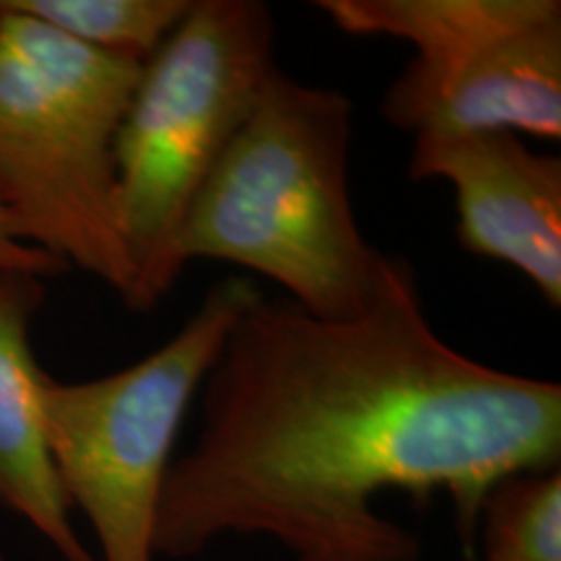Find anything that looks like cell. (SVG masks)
Returning <instances> with one entry per match:
<instances>
[{
  "label": "cell",
  "mask_w": 561,
  "mask_h": 561,
  "mask_svg": "<svg viewBox=\"0 0 561 561\" xmlns=\"http://www.w3.org/2000/svg\"><path fill=\"white\" fill-rule=\"evenodd\" d=\"M81 45L144 66L191 11L193 0H0Z\"/></svg>",
  "instance_id": "cell-9"
},
{
  "label": "cell",
  "mask_w": 561,
  "mask_h": 561,
  "mask_svg": "<svg viewBox=\"0 0 561 561\" xmlns=\"http://www.w3.org/2000/svg\"><path fill=\"white\" fill-rule=\"evenodd\" d=\"M140 62L0 5V216L13 240L130 305L115 144Z\"/></svg>",
  "instance_id": "cell-3"
},
{
  "label": "cell",
  "mask_w": 561,
  "mask_h": 561,
  "mask_svg": "<svg viewBox=\"0 0 561 561\" xmlns=\"http://www.w3.org/2000/svg\"><path fill=\"white\" fill-rule=\"evenodd\" d=\"M479 561H561V468L525 471L486 491L476 520Z\"/></svg>",
  "instance_id": "cell-10"
},
{
  "label": "cell",
  "mask_w": 561,
  "mask_h": 561,
  "mask_svg": "<svg viewBox=\"0 0 561 561\" xmlns=\"http://www.w3.org/2000/svg\"><path fill=\"white\" fill-rule=\"evenodd\" d=\"M0 271H19V273H32V276L47 278L50 280L53 276H60L68 268L60 261L47 255V252L26 248L13 240L5 229L3 216H0Z\"/></svg>",
  "instance_id": "cell-11"
},
{
  "label": "cell",
  "mask_w": 561,
  "mask_h": 561,
  "mask_svg": "<svg viewBox=\"0 0 561 561\" xmlns=\"http://www.w3.org/2000/svg\"><path fill=\"white\" fill-rule=\"evenodd\" d=\"M466 561H479V559H476V557H473V553H468V559H466Z\"/></svg>",
  "instance_id": "cell-13"
},
{
  "label": "cell",
  "mask_w": 561,
  "mask_h": 561,
  "mask_svg": "<svg viewBox=\"0 0 561 561\" xmlns=\"http://www.w3.org/2000/svg\"><path fill=\"white\" fill-rule=\"evenodd\" d=\"M335 30L409 42L380 115L416 136L561 138L559 0H318Z\"/></svg>",
  "instance_id": "cell-6"
},
{
  "label": "cell",
  "mask_w": 561,
  "mask_h": 561,
  "mask_svg": "<svg viewBox=\"0 0 561 561\" xmlns=\"http://www.w3.org/2000/svg\"><path fill=\"white\" fill-rule=\"evenodd\" d=\"M561 385L460 354L426 318L416 271L388 255L351 320L257 294L201 385V434L172 460L157 561L268 538L294 561H419L377 496L447 494L468 553L486 491L559 468Z\"/></svg>",
  "instance_id": "cell-1"
},
{
  "label": "cell",
  "mask_w": 561,
  "mask_h": 561,
  "mask_svg": "<svg viewBox=\"0 0 561 561\" xmlns=\"http://www.w3.org/2000/svg\"><path fill=\"white\" fill-rule=\"evenodd\" d=\"M273 45L276 26L265 3L193 0L140 68L115 144L117 221L133 265L130 310H153L180 280V227L278 68Z\"/></svg>",
  "instance_id": "cell-4"
},
{
  "label": "cell",
  "mask_w": 561,
  "mask_h": 561,
  "mask_svg": "<svg viewBox=\"0 0 561 561\" xmlns=\"http://www.w3.org/2000/svg\"><path fill=\"white\" fill-rule=\"evenodd\" d=\"M351 123L343 91L276 68L182 221L174 257L221 261L271 278L322 320H351L380 291L388 255L351 203Z\"/></svg>",
  "instance_id": "cell-2"
},
{
  "label": "cell",
  "mask_w": 561,
  "mask_h": 561,
  "mask_svg": "<svg viewBox=\"0 0 561 561\" xmlns=\"http://www.w3.org/2000/svg\"><path fill=\"white\" fill-rule=\"evenodd\" d=\"M257 294L248 278L219 280L164 346L112 375L60 382L42 371V430L96 561H157L153 528L182 421Z\"/></svg>",
  "instance_id": "cell-5"
},
{
  "label": "cell",
  "mask_w": 561,
  "mask_h": 561,
  "mask_svg": "<svg viewBox=\"0 0 561 561\" xmlns=\"http://www.w3.org/2000/svg\"><path fill=\"white\" fill-rule=\"evenodd\" d=\"M0 561H13V559L9 557V553H5V549H3V546H0Z\"/></svg>",
  "instance_id": "cell-12"
},
{
  "label": "cell",
  "mask_w": 561,
  "mask_h": 561,
  "mask_svg": "<svg viewBox=\"0 0 561 561\" xmlns=\"http://www.w3.org/2000/svg\"><path fill=\"white\" fill-rule=\"evenodd\" d=\"M45 280L0 271V507L32 525L62 561H96L76 530L42 430L32 322L45 301Z\"/></svg>",
  "instance_id": "cell-8"
},
{
  "label": "cell",
  "mask_w": 561,
  "mask_h": 561,
  "mask_svg": "<svg viewBox=\"0 0 561 561\" xmlns=\"http://www.w3.org/2000/svg\"><path fill=\"white\" fill-rule=\"evenodd\" d=\"M409 178L453 185L458 240L520 271L561 307V159L507 130L413 138Z\"/></svg>",
  "instance_id": "cell-7"
}]
</instances>
